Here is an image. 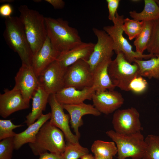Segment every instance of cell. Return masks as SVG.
Returning <instances> with one entry per match:
<instances>
[{"label": "cell", "instance_id": "6da1fadb", "mask_svg": "<svg viewBox=\"0 0 159 159\" xmlns=\"http://www.w3.org/2000/svg\"><path fill=\"white\" fill-rule=\"evenodd\" d=\"M47 37L55 49L60 54L67 52L82 42L77 30L62 18L45 17Z\"/></svg>", "mask_w": 159, "mask_h": 159}, {"label": "cell", "instance_id": "7a4b0ae2", "mask_svg": "<svg viewBox=\"0 0 159 159\" xmlns=\"http://www.w3.org/2000/svg\"><path fill=\"white\" fill-rule=\"evenodd\" d=\"M5 19L3 36L6 44L18 54L22 64L31 66L33 54L19 17Z\"/></svg>", "mask_w": 159, "mask_h": 159}, {"label": "cell", "instance_id": "3957f363", "mask_svg": "<svg viewBox=\"0 0 159 159\" xmlns=\"http://www.w3.org/2000/svg\"><path fill=\"white\" fill-rule=\"evenodd\" d=\"M19 18L34 56L40 49L47 37L45 17L26 5L19 6Z\"/></svg>", "mask_w": 159, "mask_h": 159}, {"label": "cell", "instance_id": "277c9868", "mask_svg": "<svg viewBox=\"0 0 159 159\" xmlns=\"http://www.w3.org/2000/svg\"><path fill=\"white\" fill-rule=\"evenodd\" d=\"M64 137L60 129L47 121L40 129L34 142L29 145L36 156H40L48 151L62 154L66 145Z\"/></svg>", "mask_w": 159, "mask_h": 159}, {"label": "cell", "instance_id": "5b68a950", "mask_svg": "<svg viewBox=\"0 0 159 159\" xmlns=\"http://www.w3.org/2000/svg\"><path fill=\"white\" fill-rule=\"evenodd\" d=\"M124 19L123 15H120L117 12L116 18L112 22L113 25L103 27V30L112 41L114 51L115 53H122L126 60L130 63L134 62L136 59H148L155 57L156 56L153 54H142L132 50V46L123 35Z\"/></svg>", "mask_w": 159, "mask_h": 159}, {"label": "cell", "instance_id": "8992f818", "mask_svg": "<svg viewBox=\"0 0 159 159\" xmlns=\"http://www.w3.org/2000/svg\"><path fill=\"white\" fill-rule=\"evenodd\" d=\"M116 144L118 159H143L145 149L143 135L141 132L125 135L110 130L106 132Z\"/></svg>", "mask_w": 159, "mask_h": 159}, {"label": "cell", "instance_id": "52a82bcc", "mask_svg": "<svg viewBox=\"0 0 159 159\" xmlns=\"http://www.w3.org/2000/svg\"><path fill=\"white\" fill-rule=\"evenodd\" d=\"M116 54L115 59L109 65V74L116 87L129 91L128 86L130 81L135 77L139 76L138 66L135 62L133 64L129 62L121 52Z\"/></svg>", "mask_w": 159, "mask_h": 159}, {"label": "cell", "instance_id": "ba28073f", "mask_svg": "<svg viewBox=\"0 0 159 159\" xmlns=\"http://www.w3.org/2000/svg\"><path fill=\"white\" fill-rule=\"evenodd\" d=\"M92 31L97 38L93 51L87 61L93 72L98 66L103 63L112 60L114 52L112 41L103 30L93 28Z\"/></svg>", "mask_w": 159, "mask_h": 159}, {"label": "cell", "instance_id": "9c48e42d", "mask_svg": "<svg viewBox=\"0 0 159 159\" xmlns=\"http://www.w3.org/2000/svg\"><path fill=\"white\" fill-rule=\"evenodd\" d=\"M92 84L93 73L87 61L80 60L67 68L64 87L82 90L92 87Z\"/></svg>", "mask_w": 159, "mask_h": 159}, {"label": "cell", "instance_id": "30bf717a", "mask_svg": "<svg viewBox=\"0 0 159 159\" xmlns=\"http://www.w3.org/2000/svg\"><path fill=\"white\" fill-rule=\"evenodd\" d=\"M112 124L115 131L119 134L129 135L143 130L140 114L135 108L117 110L113 115Z\"/></svg>", "mask_w": 159, "mask_h": 159}, {"label": "cell", "instance_id": "8fae6325", "mask_svg": "<svg viewBox=\"0 0 159 159\" xmlns=\"http://www.w3.org/2000/svg\"><path fill=\"white\" fill-rule=\"evenodd\" d=\"M67 68L62 67L57 61H55L38 76L40 85L50 95L55 94L64 87Z\"/></svg>", "mask_w": 159, "mask_h": 159}, {"label": "cell", "instance_id": "7c38bea8", "mask_svg": "<svg viewBox=\"0 0 159 159\" xmlns=\"http://www.w3.org/2000/svg\"><path fill=\"white\" fill-rule=\"evenodd\" d=\"M48 103L51 109L50 122L63 132L67 142L72 143L79 142V138L74 134L70 129V116L64 113L63 105L57 101L55 94L49 95Z\"/></svg>", "mask_w": 159, "mask_h": 159}, {"label": "cell", "instance_id": "4fadbf2b", "mask_svg": "<svg viewBox=\"0 0 159 159\" xmlns=\"http://www.w3.org/2000/svg\"><path fill=\"white\" fill-rule=\"evenodd\" d=\"M15 85L20 91L26 102L30 100L39 86L38 79L31 66L22 64L15 77Z\"/></svg>", "mask_w": 159, "mask_h": 159}, {"label": "cell", "instance_id": "5bb4252c", "mask_svg": "<svg viewBox=\"0 0 159 159\" xmlns=\"http://www.w3.org/2000/svg\"><path fill=\"white\" fill-rule=\"evenodd\" d=\"M92 100L95 107L101 113L107 115L117 110L124 102L121 94L114 90L95 92Z\"/></svg>", "mask_w": 159, "mask_h": 159}, {"label": "cell", "instance_id": "9a60e30c", "mask_svg": "<svg viewBox=\"0 0 159 159\" xmlns=\"http://www.w3.org/2000/svg\"><path fill=\"white\" fill-rule=\"evenodd\" d=\"M0 95V115L5 118L13 113L28 108L20 90L15 86L11 90L5 89Z\"/></svg>", "mask_w": 159, "mask_h": 159}, {"label": "cell", "instance_id": "2e32d148", "mask_svg": "<svg viewBox=\"0 0 159 159\" xmlns=\"http://www.w3.org/2000/svg\"><path fill=\"white\" fill-rule=\"evenodd\" d=\"M60 54L53 47L47 37L40 49L34 55L32 60L31 67L38 78L44 70L57 60Z\"/></svg>", "mask_w": 159, "mask_h": 159}, {"label": "cell", "instance_id": "e0dca14e", "mask_svg": "<svg viewBox=\"0 0 159 159\" xmlns=\"http://www.w3.org/2000/svg\"><path fill=\"white\" fill-rule=\"evenodd\" d=\"M63 108L69 113L70 117V122L75 135L80 138V133L79 128L83 124L82 117L87 115L99 116L101 113L94 106L83 102L74 105H64Z\"/></svg>", "mask_w": 159, "mask_h": 159}, {"label": "cell", "instance_id": "ac0fdd59", "mask_svg": "<svg viewBox=\"0 0 159 159\" xmlns=\"http://www.w3.org/2000/svg\"><path fill=\"white\" fill-rule=\"evenodd\" d=\"M95 44L82 42L74 48L60 54L56 60L63 67L67 68L78 61H87L91 54Z\"/></svg>", "mask_w": 159, "mask_h": 159}, {"label": "cell", "instance_id": "d6986e66", "mask_svg": "<svg viewBox=\"0 0 159 159\" xmlns=\"http://www.w3.org/2000/svg\"><path fill=\"white\" fill-rule=\"evenodd\" d=\"M95 92L92 87L82 90L72 87H64L55 95L57 100L61 104L74 105L84 102L86 100H92Z\"/></svg>", "mask_w": 159, "mask_h": 159}, {"label": "cell", "instance_id": "ffe728a7", "mask_svg": "<svg viewBox=\"0 0 159 159\" xmlns=\"http://www.w3.org/2000/svg\"><path fill=\"white\" fill-rule=\"evenodd\" d=\"M51 113L43 114L36 121L28 126L24 131L16 133L14 137V149H20L24 145L32 143L42 125L51 117Z\"/></svg>", "mask_w": 159, "mask_h": 159}, {"label": "cell", "instance_id": "44dd1931", "mask_svg": "<svg viewBox=\"0 0 159 159\" xmlns=\"http://www.w3.org/2000/svg\"><path fill=\"white\" fill-rule=\"evenodd\" d=\"M50 95L39 85L32 97V111L26 116L25 123L28 126L35 122L45 111Z\"/></svg>", "mask_w": 159, "mask_h": 159}, {"label": "cell", "instance_id": "7402d4cb", "mask_svg": "<svg viewBox=\"0 0 159 159\" xmlns=\"http://www.w3.org/2000/svg\"><path fill=\"white\" fill-rule=\"evenodd\" d=\"M111 61L103 63L93 71L92 87L95 92L113 90L116 87L112 82L108 72V66Z\"/></svg>", "mask_w": 159, "mask_h": 159}, {"label": "cell", "instance_id": "603a6c76", "mask_svg": "<svg viewBox=\"0 0 159 159\" xmlns=\"http://www.w3.org/2000/svg\"><path fill=\"white\" fill-rule=\"evenodd\" d=\"M144 7L140 12L130 11V15L133 19L139 21H155L159 19V6L155 0H145Z\"/></svg>", "mask_w": 159, "mask_h": 159}, {"label": "cell", "instance_id": "cb8c5ba5", "mask_svg": "<svg viewBox=\"0 0 159 159\" xmlns=\"http://www.w3.org/2000/svg\"><path fill=\"white\" fill-rule=\"evenodd\" d=\"M134 62L138 66L139 76L159 80V55L147 60L136 59Z\"/></svg>", "mask_w": 159, "mask_h": 159}, {"label": "cell", "instance_id": "d4e9b609", "mask_svg": "<svg viewBox=\"0 0 159 159\" xmlns=\"http://www.w3.org/2000/svg\"><path fill=\"white\" fill-rule=\"evenodd\" d=\"M91 150L95 156L107 159H113L117 153V147L113 141L95 140L92 145Z\"/></svg>", "mask_w": 159, "mask_h": 159}, {"label": "cell", "instance_id": "484cf974", "mask_svg": "<svg viewBox=\"0 0 159 159\" xmlns=\"http://www.w3.org/2000/svg\"><path fill=\"white\" fill-rule=\"evenodd\" d=\"M153 22V21H145L142 30L133 42L136 52L143 54L147 49L150 39Z\"/></svg>", "mask_w": 159, "mask_h": 159}, {"label": "cell", "instance_id": "4316f807", "mask_svg": "<svg viewBox=\"0 0 159 159\" xmlns=\"http://www.w3.org/2000/svg\"><path fill=\"white\" fill-rule=\"evenodd\" d=\"M145 141L146 147L143 159H159V136L148 135Z\"/></svg>", "mask_w": 159, "mask_h": 159}, {"label": "cell", "instance_id": "83f0119b", "mask_svg": "<svg viewBox=\"0 0 159 159\" xmlns=\"http://www.w3.org/2000/svg\"><path fill=\"white\" fill-rule=\"evenodd\" d=\"M145 21H139L128 18L124 19L122 28L130 40L135 38L142 30Z\"/></svg>", "mask_w": 159, "mask_h": 159}, {"label": "cell", "instance_id": "f1b7e54d", "mask_svg": "<svg viewBox=\"0 0 159 159\" xmlns=\"http://www.w3.org/2000/svg\"><path fill=\"white\" fill-rule=\"evenodd\" d=\"M89 153L88 149L82 146L79 142H67L62 155L65 159H78Z\"/></svg>", "mask_w": 159, "mask_h": 159}, {"label": "cell", "instance_id": "f546056e", "mask_svg": "<svg viewBox=\"0 0 159 159\" xmlns=\"http://www.w3.org/2000/svg\"><path fill=\"white\" fill-rule=\"evenodd\" d=\"M146 50L149 54L159 55V19L154 21L150 39Z\"/></svg>", "mask_w": 159, "mask_h": 159}, {"label": "cell", "instance_id": "4dcf8cb0", "mask_svg": "<svg viewBox=\"0 0 159 159\" xmlns=\"http://www.w3.org/2000/svg\"><path fill=\"white\" fill-rule=\"evenodd\" d=\"M24 125H16L13 124L11 120H0V140L5 138L14 137L16 133L13 130Z\"/></svg>", "mask_w": 159, "mask_h": 159}, {"label": "cell", "instance_id": "1f68e13d", "mask_svg": "<svg viewBox=\"0 0 159 159\" xmlns=\"http://www.w3.org/2000/svg\"><path fill=\"white\" fill-rule=\"evenodd\" d=\"M14 149V137L0 140V159H11Z\"/></svg>", "mask_w": 159, "mask_h": 159}, {"label": "cell", "instance_id": "d6a6232c", "mask_svg": "<svg viewBox=\"0 0 159 159\" xmlns=\"http://www.w3.org/2000/svg\"><path fill=\"white\" fill-rule=\"evenodd\" d=\"M148 87V83L143 77L138 76L134 78L128 86L129 91L139 94L145 92Z\"/></svg>", "mask_w": 159, "mask_h": 159}, {"label": "cell", "instance_id": "836d02e7", "mask_svg": "<svg viewBox=\"0 0 159 159\" xmlns=\"http://www.w3.org/2000/svg\"><path fill=\"white\" fill-rule=\"evenodd\" d=\"M120 0H107L108 9L109 20L112 22L116 18L117 10L120 2Z\"/></svg>", "mask_w": 159, "mask_h": 159}, {"label": "cell", "instance_id": "e575fe53", "mask_svg": "<svg viewBox=\"0 0 159 159\" xmlns=\"http://www.w3.org/2000/svg\"><path fill=\"white\" fill-rule=\"evenodd\" d=\"M13 9L11 6L8 3H5L0 6V15L5 18L11 16Z\"/></svg>", "mask_w": 159, "mask_h": 159}, {"label": "cell", "instance_id": "d590c367", "mask_svg": "<svg viewBox=\"0 0 159 159\" xmlns=\"http://www.w3.org/2000/svg\"><path fill=\"white\" fill-rule=\"evenodd\" d=\"M39 156L38 159H65L62 154L46 152Z\"/></svg>", "mask_w": 159, "mask_h": 159}, {"label": "cell", "instance_id": "8d00e7d4", "mask_svg": "<svg viewBox=\"0 0 159 159\" xmlns=\"http://www.w3.org/2000/svg\"><path fill=\"white\" fill-rule=\"evenodd\" d=\"M50 4L56 9H63L64 6L65 2L62 0H45Z\"/></svg>", "mask_w": 159, "mask_h": 159}, {"label": "cell", "instance_id": "74e56055", "mask_svg": "<svg viewBox=\"0 0 159 159\" xmlns=\"http://www.w3.org/2000/svg\"><path fill=\"white\" fill-rule=\"evenodd\" d=\"M80 158L81 159H96L95 156L89 153L83 155Z\"/></svg>", "mask_w": 159, "mask_h": 159}, {"label": "cell", "instance_id": "f35d334b", "mask_svg": "<svg viewBox=\"0 0 159 159\" xmlns=\"http://www.w3.org/2000/svg\"><path fill=\"white\" fill-rule=\"evenodd\" d=\"M14 0H1L0 2L1 3H7L9 4V3H12L14 2Z\"/></svg>", "mask_w": 159, "mask_h": 159}, {"label": "cell", "instance_id": "ab89813d", "mask_svg": "<svg viewBox=\"0 0 159 159\" xmlns=\"http://www.w3.org/2000/svg\"><path fill=\"white\" fill-rule=\"evenodd\" d=\"M96 159H107L103 157L99 156H95Z\"/></svg>", "mask_w": 159, "mask_h": 159}, {"label": "cell", "instance_id": "60d3db41", "mask_svg": "<svg viewBox=\"0 0 159 159\" xmlns=\"http://www.w3.org/2000/svg\"><path fill=\"white\" fill-rule=\"evenodd\" d=\"M34 1L36 2H39L42 1V0H34Z\"/></svg>", "mask_w": 159, "mask_h": 159}, {"label": "cell", "instance_id": "b9f144b4", "mask_svg": "<svg viewBox=\"0 0 159 159\" xmlns=\"http://www.w3.org/2000/svg\"><path fill=\"white\" fill-rule=\"evenodd\" d=\"M155 1L158 5L159 6V0H155Z\"/></svg>", "mask_w": 159, "mask_h": 159}, {"label": "cell", "instance_id": "7bdbcfd3", "mask_svg": "<svg viewBox=\"0 0 159 159\" xmlns=\"http://www.w3.org/2000/svg\"><path fill=\"white\" fill-rule=\"evenodd\" d=\"M132 1H133V2H138L139 1V0H132Z\"/></svg>", "mask_w": 159, "mask_h": 159}]
</instances>
